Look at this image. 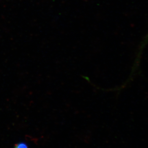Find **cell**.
Returning <instances> with one entry per match:
<instances>
[{
  "instance_id": "obj_1",
  "label": "cell",
  "mask_w": 148,
  "mask_h": 148,
  "mask_svg": "<svg viewBox=\"0 0 148 148\" xmlns=\"http://www.w3.org/2000/svg\"><path fill=\"white\" fill-rule=\"evenodd\" d=\"M14 148H29V147L26 143L21 142L16 144Z\"/></svg>"
},
{
  "instance_id": "obj_2",
  "label": "cell",
  "mask_w": 148,
  "mask_h": 148,
  "mask_svg": "<svg viewBox=\"0 0 148 148\" xmlns=\"http://www.w3.org/2000/svg\"><path fill=\"white\" fill-rule=\"evenodd\" d=\"M145 41H148V35H147V36H146V37L145 38Z\"/></svg>"
}]
</instances>
